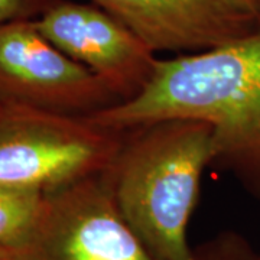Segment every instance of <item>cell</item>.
Segmentation results:
<instances>
[{"label": "cell", "instance_id": "6da1fadb", "mask_svg": "<svg viewBox=\"0 0 260 260\" xmlns=\"http://www.w3.org/2000/svg\"><path fill=\"white\" fill-rule=\"evenodd\" d=\"M91 119L120 130L165 119L204 121L213 130L211 168L260 200V29L205 51L159 58L138 97Z\"/></svg>", "mask_w": 260, "mask_h": 260}, {"label": "cell", "instance_id": "7a4b0ae2", "mask_svg": "<svg viewBox=\"0 0 260 260\" xmlns=\"http://www.w3.org/2000/svg\"><path fill=\"white\" fill-rule=\"evenodd\" d=\"M124 130L106 171L119 211L155 260H197L188 227L213 162L211 126L165 119Z\"/></svg>", "mask_w": 260, "mask_h": 260}, {"label": "cell", "instance_id": "3957f363", "mask_svg": "<svg viewBox=\"0 0 260 260\" xmlns=\"http://www.w3.org/2000/svg\"><path fill=\"white\" fill-rule=\"evenodd\" d=\"M126 130L0 103V184L54 192L112 167Z\"/></svg>", "mask_w": 260, "mask_h": 260}, {"label": "cell", "instance_id": "277c9868", "mask_svg": "<svg viewBox=\"0 0 260 260\" xmlns=\"http://www.w3.org/2000/svg\"><path fill=\"white\" fill-rule=\"evenodd\" d=\"M16 260H155L119 211L106 172L49 192Z\"/></svg>", "mask_w": 260, "mask_h": 260}, {"label": "cell", "instance_id": "5b68a950", "mask_svg": "<svg viewBox=\"0 0 260 260\" xmlns=\"http://www.w3.org/2000/svg\"><path fill=\"white\" fill-rule=\"evenodd\" d=\"M0 103L91 117L120 102L48 41L35 19H19L0 25Z\"/></svg>", "mask_w": 260, "mask_h": 260}, {"label": "cell", "instance_id": "8992f818", "mask_svg": "<svg viewBox=\"0 0 260 260\" xmlns=\"http://www.w3.org/2000/svg\"><path fill=\"white\" fill-rule=\"evenodd\" d=\"M35 23L59 51L100 78L120 103L138 97L155 74L158 54L90 2L58 0Z\"/></svg>", "mask_w": 260, "mask_h": 260}, {"label": "cell", "instance_id": "52a82bcc", "mask_svg": "<svg viewBox=\"0 0 260 260\" xmlns=\"http://www.w3.org/2000/svg\"><path fill=\"white\" fill-rule=\"evenodd\" d=\"M159 52L175 55L223 45L260 29L244 0H87Z\"/></svg>", "mask_w": 260, "mask_h": 260}, {"label": "cell", "instance_id": "ba28073f", "mask_svg": "<svg viewBox=\"0 0 260 260\" xmlns=\"http://www.w3.org/2000/svg\"><path fill=\"white\" fill-rule=\"evenodd\" d=\"M47 195L35 188L0 184V247L16 250L28 240Z\"/></svg>", "mask_w": 260, "mask_h": 260}, {"label": "cell", "instance_id": "9c48e42d", "mask_svg": "<svg viewBox=\"0 0 260 260\" xmlns=\"http://www.w3.org/2000/svg\"><path fill=\"white\" fill-rule=\"evenodd\" d=\"M197 260H253L254 253L247 240L236 233H223L195 250Z\"/></svg>", "mask_w": 260, "mask_h": 260}, {"label": "cell", "instance_id": "30bf717a", "mask_svg": "<svg viewBox=\"0 0 260 260\" xmlns=\"http://www.w3.org/2000/svg\"><path fill=\"white\" fill-rule=\"evenodd\" d=\"M58 0H0V25L19 19H37Z\"/></svg>", "mask_w": 260, "mask_h": 260}, {"label": "cell", "instance_id": "8fae6325", "mask_svg": "<svg viewBox=\"0 0 260 260\" xmlns=\"http://www.w3.org/2000/svg\"><path fill=\"white\" fill-rule=\"evenodd\" d=\"M0 260H16V257H15L13 250L5 249V247H0Z\"/></svg>", "mask_w": 260, "mask_h": 260}, {"label": "cell", "instance_id": "7c38bea8", "mask_svg": "<svg viewBox=\"0 0 260 260\" xmlns=\"http://www.w3.org/2000/svg\"><path fill=\"white\" fill-rule=\"evenodd\" d=\"M247 5H249V8H250L253 12H254V15L260 19V0H244Z\"/></svg>", "mask_w": 260, "mask_h": 260}, {"label": "cell", "instance_id": "4fadbf2b", "mask_svg": "<svg viewBox=\"0 0 260 260\" xmlns=\"http://www.w3.org/2000/svg\"><path fill=\"white\" fill-rule=\"evenodd\" d=\"M253 260H260V253L259 254H256V256H254V259Z\"/></svg>", "mask_w": 260, "mask_h": 260}]
</instances>
